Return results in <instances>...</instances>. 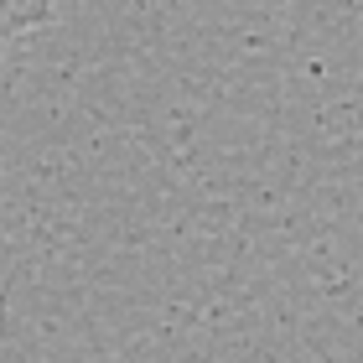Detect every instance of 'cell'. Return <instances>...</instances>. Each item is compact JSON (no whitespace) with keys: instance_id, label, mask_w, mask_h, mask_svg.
<instances>
[{"instance_id":"1","label":"cell","mask_w":363,"mask_h":363,"mask_svg":"<svg viewBox=\"0 0 363 363\" xmlns=\"http://www.w3.org/2000/svg\"><path fill=\"white\" fill-rule=\"evenodd\" d=\"M52 11H57V0H0V47H11L16 37L47 26Z\"/></svg>"}]
</instances>
